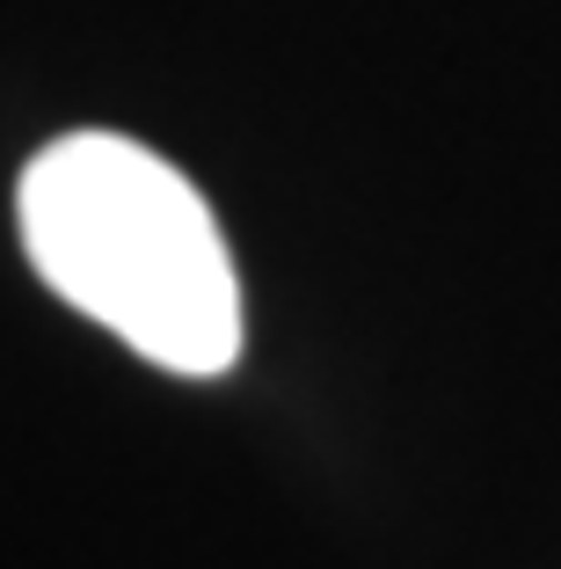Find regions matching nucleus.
Listing matches in <instances>:
<instances>
[{"label": "nucleus", "mask_w": 561, "mask_h": 569, "mask_svg": "<svg viewBox=\"0 0 561 569\" xmlns=\"http://www.w3.org/2000/svg\"><path fill=\"white\" fill-rule=\"evenodd\" d=\"M16 219L37 278L139 358L190 380L241 358V284L212 204L139 139H51L22 168Z\"/></svg>", "instance_id": "obj_1"}]
</instances>
